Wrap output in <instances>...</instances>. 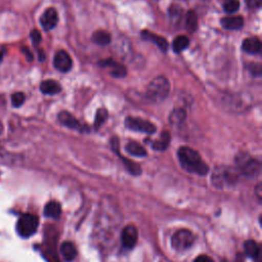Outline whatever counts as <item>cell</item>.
<instances>
[{
	"label": "cell",
	"instance_id": "obj_31",
	"mask_svg": "<svg viewBox=\"0 0 262 262\" xmlns=\"http://www.w3.org/2000/svg\"><path fill=\"white\" fill-rule=\"evenodd\" d=\"M30 36H31V39H32L33 44L36 45V46L39 45V43L41 42V34H40V32L35 29V30H33V31L31 32Z\"/></svg>",
	"mask_w": 262,
	"mask_h": 262
},
{
	"label": "cell",
	"instance_id": "obj_35",
	"mask_svg": "<svg viewBox=\"0 0 262 262\" xmlns=\"http://www.w3.org/2000/svg\"><path fill=\"white\" fill-rule=\"evenodd\" d=\"M255 191H256V195H257V198H258L259 200H261V195H262L261 191H262V188H261V184H260V183H259V184H257Z\"/></svg>",
	"mask_w": 262,
	"mask_h": 262
},
{
	"label": "cell",
	"instance_id": "obj_29",
	"mask_svg": "<svg viewBox=\"0 0 262 262\" xmlns=\"http://www.w3.org/2000/svg\"><path fill=\"white\" fill-rule=\"evenodd\" d=\"M248 70L250 73L254 76H260L261 75V64L260 63H250L248 66Z\"/></svg>",
	"mask_w": 262,
	"mask_h": 262
},
{
	"label": "cell",
	"instance_id": "obj_21",
	"mask_svg": "<svg viewBox=\"0 0 262 262\" xmlns=\"http://www.w3.org/2000/svg\"><path fill=\"white\" fill-rule=\"evenodd\" d=\"M125 150L128 154H130L132 156H135V157H145L146 154H147L145 148L141 144H139L135 141H129L125 145Z\"/></svg>",
	"mask_w": 262,
	"mask_h": 262
},
{
	"label": "cell",
	"instance_id": "obj_14",
	"mask_svg": "<svg viewBox=\"0 0 262 262\" xmlns=\"http://www.w3.org/2000/svg\"><path fill=\"white\" fill-rule=\"evenodd\" d=\"M242 49L249 54H258L261 51V41L257 37H250L243 41Z\"/></svg>",
	"mask_w": 262,
	"mask_h": 262
},
{
	"label": "cell",
	"instance_id": "obj_22",
	"mask_svg": "<svg viewBox=\"0 0 262 262\" xmlns=\"http://www.w3.org/2000/svg\"><path fill=\"white\" fill-rule=\"evenodd\" d=\"M186 119V112L183 108H175L171 112L169 121L170 124L173 126H179L181 125Z\"/></svg>",
	"mask_w": 262,
	"mask_h": 262
},
{
	"label": "cell",
	"instance_id": "obj_1",
	"mask_svg": "<svg viewBox=\"0 0 262 262\" xmlns=\"http://www.w3.org/2000/svg\"><path fill=\"white\" fill-rule=\"evenodd\" d=\"M177 157L181 167L189 172L198 175H206L209 171L208 165L202 160L200 154L188 146H181L178 148Z\"/></svg>",
	"mask_w": 262,
	"mask_h": 262
},
{
	"label": "cell",
	"instance_id": "obj_24",
	"mask_svg": "<svg viewBox=\"0 0 262 262\" xmlns=\"http://www.w3.org/2000/svg\"><path fill=\"white\" fill-rule=\"evenodd\" d=\"M92 40L98 45H107L111 42V35L104 30H97L93 33Z\"/></svg>",
	"mask_w": 262,
	"mask_h": 262
},
{
	"label": "cell",
	"instance_id": "obj_10",
	"mask_svg": "<svg viewBox=\"0 0 262 262\" xmlns=\"http://www.w3.org/2000/svg\"><path fill=\"white\" fill-rule=\"evenodd\" d=\"M57 120L59 121V123L61 125L66 126L67 128H70V129L78 130L80 132H84V130L87 129L71 113H69L67 111H61L57 116Z\"/></svg>",
	"mask_w": 262,
	"mask_h": 262
},
{
	"label": "cell",
	"instance_id": "obj_6",
	"mask_svg": "<svg viewBox=\"0 0 262 262\" xmlns=\"http://www.w3.org/2000/svg\"><path fill=\"white\" fill-rule=\"evenodd\" d=\"M111 145H112L113 150H114V151L118 155V157L121 159V161L123 162L125 168L128 170L129 173H131L132 175H139V174H141V168H140V166H139L137 163H135V162H133V161H131V160H129V159L123 157V156L120 154V151H119V140H118L117 137H113V138H112V140H111Z\"/></svg>",
	"mask_w": 262,
	"mask_h": 262
},
{
	"label": "cell",
	"instance_id": "obj_26",
	"mask_svg": "<svg viewBox=\"0 0 262 262\" xmlns=\"http://www.w3.org/2000/svg\"><path fill=\"white\" fill-rule=\"evenodd\" d=\"M107 118V111L105 108H99L96 112L95 119H94V127L95 129H98L106 120Z\"/></svg>",
	"mask_w": 262,
	"mask_h": 262
},
{
	"label": "cell",
	"instance_id": "obj_28",
	"mask_svg": "<svg viewBox=\"0 0 262 262\" xmlns=\"http://www.w3.org/2000/svg\"><path fill=\"white\" fill-rule=\"evenodd\" d=\"M25 99H26V96L23 92H15L11 95V103L15 107L20 106L25 102Z\"/></svg>",
	"mask_w": 262,
	"mask_h": 262
},
{
	"label": "cell",
	"instance_id": "obj_3",
	"mask_svg": "<svg viewBox=\"0 0 262 262\" xmlns=\"http://www.w3.org/2000/svg\"><path fill=\"white\" fill-rule=\"evenodd\" d=\"M39 219L34 214H24L17 220L16 223V231L23 237H29L33 235L38 228Z\"/></svg>",
	"mask_w": 262,
	"mask_h": 262
},
{
	"label": "cell",
	"instance_id": "obj_12",
	"mask_svg": "<svg viewBox=\"0 0 262 262\" xmlns=\"http://www.w3.org/2000/svg\"><path fill=\"white\" fill-rule=\"evenodd\" d=\"M99 64L103 68H108L110 73L113 77L115 78H122L126 75V68L119 63L118 61L112 59V58H106V59H102L99 61Z\"/></svg>",
	"mask_w": 262,
	"mask_h": 262
},
{
	"label": "cell",
	"instance_id": "obj_11",
	"mask_svg": "<svg viewBox=\"0 0 262 262\" xmlns=\"http://www.w3.org/2000/svg\"><path fill=\"white\" fill-rule=\"evenodd\" d=\"M57 21H58L57 11L53 7L47 8L43 12V14L40 16V24L45 31L52 30L57 25Z\"/></svg>",
	"mask_w": 262,
	"mask_h": 262
},
{
	"label": "cell",
	"instance_id": "obj_30",
	"mask_svg": "<svg viewBox=\"0 0 262 262\" xmlns=\"http://www.w3.org/2000/svg\"><path fill=\"white\" fill-rule=\"evenodd\" d=\"M181 12H182V8L178 5H172L169 8V14L171 15V17H176V16H181Z\"/></svg>",
	"mask_w": 262,
	"mask_h": 262
},
{
	"label": "cell",
	"instance_id": "obj_4",
	"mask_svg": "<svg viewBox=\"0 0 262 262\" xmlns=\"http://www.w3.org/2000/svg\"><path fill=\"white\" fill-rule=\"evenodd\" d=\"M194 239L195 237L190 230L180 229L173 234L171 238V244L174 250L178 252H183L191 247Z\"/></svg>",
	"mask_w": 262,
	"mask_h": 262
},
{
	"label": "cell",
	"instance_id": "obj_9",
	"mask_svg": "<svg viewBox=\"0 0 262 262\" xmlns=\"http://www.w3.org/2000/svg\"><path fill=\"white\" fill-rule=\"evenodd\" d=\"M138 238V232L135 226L133 225H127L124 227L121 233V242L124 248L126 249H132L137 243Z\"/></svg>",
	"mask_w": 262,
	"mask_h": 262
},
{
	"label": "cell",
	"instance_id": "obj_34",
	"mask_svg": "<svg viewBox=\"0 0 262 262\" xmlns=\"http://www.w3.org/2000/svg\"><path fill=\"white\" fill-rule=\"evenodd\" d=\"M21 51H23V53L26 55V57H27V59H28L29 61H32V60H33V54H32V52L30 51V49H29L28 47H23V48H21Z\"/></svg>",
	"mask_w": 262,
	"mask_h": 262
},
{
	"label": "cell",
	"instance_id": "obj_32",
	"mask_svg": "<svg viewBox=\"0 0 262 262\" xmlns=\"http://www.w3.org/2000/svg\"><path fill=\"white\" fill-rule=\"evenodd\" d=\"M246 3L249 8L251 9H256L259 8L262 4V0H246Z\"/></svg>",
	"mask_w": 262,
	"mask_h": 262
},
{
	"label": "cell",
	"instance_id": "obj_5",
	"mask_svg": "<svg viewBox=\"0 0 262 262\" xmlns=\"http://www.w3.org/2000/svg\"><path fill=\"white\" fill-rule=\"evenodd\" d=\"M125 126L130 130L146 134H152L157 129L151 122L136 117H127L125 119Z\"/></svg>",
	"mask_w": 262,
	"mask_h": 262
},
{
	"label": "cell",
	"instance_id": "obj_17",
	"mask_svg": "<svg viewBox=\"0 0 262 262\" xmlns=\"http://www.w3.org/2000/svg\"><path fill=\"white\" fill-rule=\"evenodd\" d=\"M40 90L47 95H54L60 92L61 86L54 80H45L40 84Z\"/></svg>",
	"mask_w": 262,
	"mask_h": 262
},
{
	"label": "cell",
	"instance_id": "obj_16",
	"mask_svg": "<svg viewBox=\"0 0 262 262\" xmlns=\"http://www.w3.org/2000/svg\"><path fill=\"white\" fill-rule=\"evenodd\" d=\"M244 248L246 251V254L251 257L255 262H262L261 257V249L258 246V244L255 241L249 239L244 244Z\"/></svg>",
	"mask_w": 262,
	"mask_h": 262
},
{
	"label": "cell",
	"instance_id": "obj_37",
	"mask_svg": "<svg viewBox=\"0 0 262 262\" xmlns=\"http://www.w3.org/2000/svg\"><path fill=\"white\" fill-rule=\"evenodd\" d=\"M4 131V126H3V123L0 121V135L3 133Z\"/></svg>",
	"mask_w": 262,
	"mask_h": 262
},
{
	"label": "cell",
	"instance_id": "obj_18",
	"mask_svg": "<svg viewBox=\"0 0 262 262\" xmlns=\"http://www.w3.org/2000/svg\"><path fill=\"white\" fill-rule=\"evenodd\" d=\"M60 254L62 256V258L70 262L72 260H74L77 256V249L75 247V245L71 242H64L61 244L60 246Z\"/></svg>",
	"mask_w": 262,
	"mask_h": 262
},
{
	"label": "cell",
	"instance_id": "obj_36",
	"mask_svg": "<svg viewBox=\"0 0 262 262\" xmlns=\"http://www.w3.org/2000/svg\"><path fill=\"white\" fill-rule=\"evenodd\" d=\"M4 55H5V48L3 46H0V63L3 60Z\"/></svg>",
	"mask_w": 262,
	"mask_h": 262
},
{
	"label": "cell",
	"instance_id": "obj_25",
	"mask_svg": "<svg viewBox=\"0 0 262 262\" xmlns=\"http://www.w3.org/2000/svg\"><path fill=\"white\" fill-rule=\"evenodd\" d=\"M198 27V17L193 10H189L186 13L185 17V28L188 32L193 33Z\"/></svg>",
	"mask_w": 262,
	"mask_h": 262
},
{
	"label": "cell",
	"instance_id": "obj_7",
	"mask_svg": "<svg viewBox=\"0 0 262 262\" xmlns=\"http://www.w3.org/2000/svg\"><path fill=\"white\" fill-rule=\"evenodd\" d=\"M241 172L244 176L248 178H256L260 175L261 172V164L256 159H248L242 162Z\"/></svg>",
	"mask_w": 262,
	"mask_h": 262
},
{
	"label": "cell",
	"instance_id": "obj_19",
	"mask_svg": "<svg viewBox=\"0 0 262 262\" xmlns=\"http://www.w3.org/2000/svg\"><path fill=\"white\" fill-rule=\"evenodd\" d=\"M60 213H61V207L59 203L56 201H50L44 207V215L48 218L57 219L60 216Z\"/></svg>",
	"mask_w": 262,
	"mask_h": 262
},
{
	"label": "cell",
	"instance_id": "obj_2",
	"mask_svg": "<svg viewBox=\"0 0 262 262\" xmlns=\"http://www.w3.org/2000/svg\"><path fill=\"white\" fill-rule=\"evenodd\" d=\"M170 92V82L164 76H158L148 84L145 97L151 102H160L164 100Z\"/></svg>",
	"mask_w": 262,
	"mask_h": 262
},
{
	"label": "cell",
	"instance_id": "obj_23",
	"mask_svg": "<svg viewBox=\"0 0 262 262\" xmlns=\"http://www.w3.org/2000/svg\"><path fill=\"white\" fill-rule=\"evenodd\" d=\"M189 45V39L184 36V35H181V36H177L174 40H173V43H172V49L175 53H179L181 51H183L184 49H186Z\"/></svg>",
	"mask_w": 262,
	"mask_h": 262
},
{
	"label": "cell",
	"instance_id": "obj_13",
	"mask_svg": "<svg viewBox=\"0 0 262 262\" xmlns=\"http://www.w3.org/2000/svg\"><path fill=\"white\" fill-rule=\"evenodd\" d=\"M141 35H142V38L144 40H147L149 42H152L154 44H156L161 51L163 52H166L167 49H168V42L165 38L159 36V35H156L155 33H151L147 30H144L141 32Z\"/></svg>",
	"mask_w": 262,
	"mask_h": 262
},
{
	"label": "cell",
	"instance_id": "obj_27",
	"mask_svg": "<svg viewBox=\"0 0 262 262\" xmlns=\"http://www.w3.org/2000/svg\"><path fill=\"white\" fill-rule=\"evenodd\" d=\"M239 8L238 0H225L223 2V9L228 13H233Z\"/></svg>",
	"mask_w": 262,
	"mask_h": 262
},
{
	"label": "cell",
	"instance_id": "obj_33",
	"mask_svg": "<svg viewBox=\"0 0 262 262\" xmlns=\"http://www.w3.org/2000/svg\"><path fill=\"white\" fill-rule=\"evenodd\" d=\"M193 262H214V260L210 257V256H207V255H200L199 257H196L194 259Z\"/></svg>",
	"mask_w": 262,
	"mask_h": 262
},
{
	"label": "cell",
	"instance_id": "obj_8",
	"mask_svg": "<svg viewBox=\"0 0 262 262\" xmlns=\"http://www.w3.org/2000/svg\"><path fill=\"white\" fill-rule=\"evenodd\" d=\"M53 64L59 72H69L73 67V61L70 54L64 50H59L55 53L53 58Z\"/></svg>",
	"mask_w": 262,
	"mask_h": 262
},
{
	"label": "cell",
	"instance_id": "obj_15",
	"mask_svg": "<svg viewBox=\"0 0 262 262\" xmlns=\"http://www.w3.org/2000/svg\"><path fill=\"white\" fill-rule=\"evenodd\" d=\"M220 24L225 30H239L244 26V18L241 15L225 16L221 19Z\"/></svg>",
	"mask_w": 262,
	"mask_h": 262
},
{
	"label": "cell",
	"instance_id": "obj_20",
	"mask_svg": "<svg viewBox=\"0 0 262 262\" xmlns=\"http://www.w3.org/2000/svg\"><path fill=\"white\" fill-rule=\"evenodd\" d=\"M170 140H171V135L168 131H163L160 135V137L158 139H156L155 141H152L151 143V147L156 150H159V151H163L165 150L168 146H169V143H170Z\"/></svg>",
	"mask_w": 262,
	"mask_h": 262
}]
</instances>
